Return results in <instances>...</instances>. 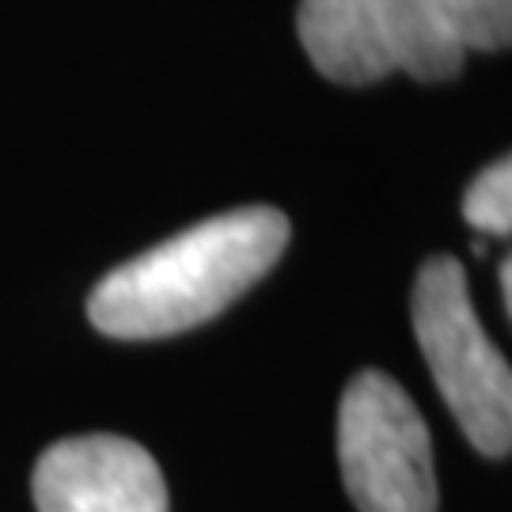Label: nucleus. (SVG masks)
<instances>
[{
	"label": "nucleus",
	"instance_id": "nucleus-1",
	"mask_svg": "<svg viewBox=\"0 0 512 512\" xmlns=\"http://www.w3.org/2000/svg\"><path fill=\"white\" fill-rule=\"evenodd\" d=\"M289 247V217L247 205L209 217L110 270L92 289L88 319L122 342L202 327L270 274Z\"/></svg>",
	"mask_w": 512,
	"mask_h": 512
},
{
	"label": "nucleus",
	"instance_id": "nucleus-2",
	"mask_svg": "<svg viewBox=\"0 0 512 512\" xmlns=\"http://www.w3.org/2000/svg\"><path fill=\"white\" fill-rule=\"evenodd\" d=\"M296 31L334 84L391 73L437 84L459 76L467 54L509 46L512 0H300Z\"/></svg>",
	"mask_w": 512,
	"mask_h": 512
},
{
	"label": "nucleus",
	"instance_id": "nucleus-3",
	"mask_svg": "<svg viewBox=\"0 0 512 512\" xmlns=\"http://www.w3.org/2000/svg\"><path fill=\"white\" fill-rule=\"evenodd\" d=\"M410 319L433 384L463 437L482 456L505 459L512 448V372L505 353L478 323L467 274L452 255H437L421 266Z\"/></svg>",
	"mask_w": 512,
	"mask_h": 512
},
{
	"label": "nucleus",
	"instance_id": "nucleus-4",
	"mask_svg": "<svg viewBox=\"0 0 512 512\" xmlns=\"http://www.w3.org/2000/svg\"><path fill=\"white\" fill-rule=\"evenodd\" d=\"M338 467L361 512H437V463L421 410L380 368L357 372L338 403Z\"/></svg>",
	"mask_w": 512,
	"mask_h": 512
},
{
	"label": "nucleus",
	"instance_id": "nucleus-5",
	"mask_svg": "<svg viewBox=\"0 0 512 512\" xmlns=\"http://www.w3.org/2000/svg\"><path fill=\"white\" fill-rule=\"evenodd\" d=\"M31 494L38 512H171L160 463L114 433L50 444L35 463Z\"/></svg>",
	"mask_w": 512,
	"mask_h": 512
},
{
	"label": "nucleus",
	"instance_id": "nucleus-6",
	"mask_svg": "<svg viewBox=\"0 0 512 512\" xmlns=\"http://www.w3.org/2000/svg\"><path fill=\"white\" fill-rule=\"evenodd\" d=\"M463 217L486 236L512 232V164L509 156L494 160L475 175V183L463 194Z\"/></svg>",
	"mask_w": 512,
	"mask_h": 512
},
{
	"label": "nucleus",
	"instance_id": "nucleus-7",
	"mask_svg": "<svg viewBox=\"0 0 512 512\" xmlns=\"http://www.w3.org/2000/svg\"><path fill=\"white\" fill-rule=\"evenodd\" d=\"M497 274H501V300H505V311H512V258H501Z\"/></svg>",
	"mask_w": 512,
	"mask_h": 512
}]
</instances>
